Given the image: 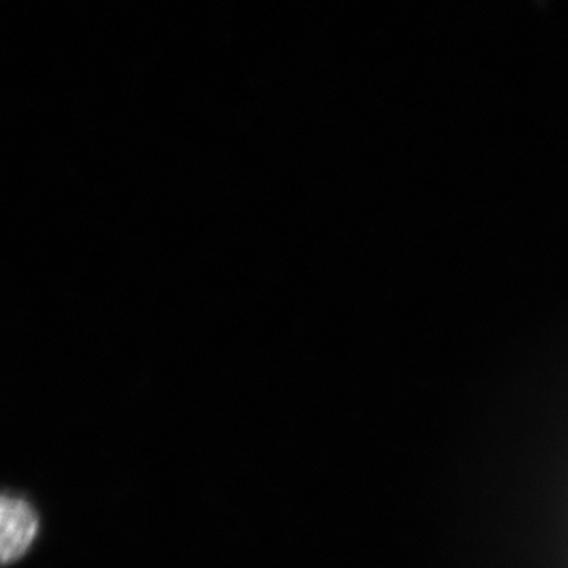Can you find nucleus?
<instances>
[{"mask_svg":"<svg viewBox=\"0 0 568 568\" xmlns=\"http://www.w3.org/2000/svg\"><path fill=\"white\" fill-rule=\"evenodd\" d=\"M2 562L20 559L39 530L36 511L20 497L3 496L2 499Z\"/></svg>","mask_w":568,"mask_h":568,"instance_id":"nucleus-1","label":"nucleus"}]
</instances>
